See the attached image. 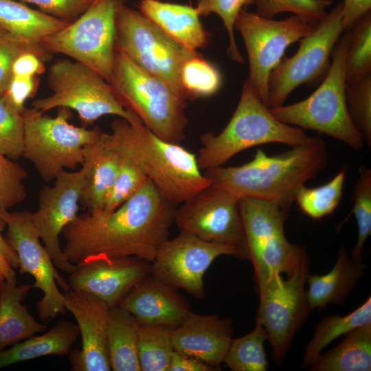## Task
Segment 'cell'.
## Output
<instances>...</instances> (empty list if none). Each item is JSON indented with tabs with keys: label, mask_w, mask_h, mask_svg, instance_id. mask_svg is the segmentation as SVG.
Returning <instances> with one entry per match:
<instances>
[{
	"label": "cell",
	"mask_w": 371,
	"mask_h": 371,
	"mask_svg": "<svg viewBox=\"0 0 371 371\" xmlns=\"http://www.w3.org/2000/svg\"><path fill=\"white\" fill-rule=\"evenodd\" d=\"M109 84L122 105L155 135L175 144L184 139L186 100L168 82L115 50Z\"/></svg>",
	"instance_id": "cell-5"
},
{
	"label": "cell",
	"mask_w": 371,
	"mask_h": 371,
	"mask_svg": "<svg viewBox=\"0 0 371 371\" xmlns=\"http://www.w3.org/2000/svg\"><path fill=\"white\" fill-rule=\"evenodd\" d=\"M69 23L32 9L18 0H0V27L16 38L34 46L42 47L41 42L45 37Z\"/></svg>",
	"instance_id": "cell-27"
},
{
	"label": "cell",
	"mask_w": 371,
	"mask_h": 371,
	"mask_svg": "<svg viewBox=\"0 0 371 371\" xmlns=\"http://www.w3.org/2000/svg\"><path fill=\"white\" fill-rule=\"evenodd\" d=\"M178 205L148 179L113 212L78 214L64 229L63 252L75 265L103 257L135 256L150 263L168 239Z\"/></svg>",
	"instance_id": "cell-1"
},
{
	"label": "cell",
	"mask_w": 371,
	"mask_h": 371,
	"mask_svg": "<svg viewBox=\"0 0 371 371\" xmlns=\"http://www.w3.org/2000/svg\"><path fill=\"white\" fill-rule=\"evenodd\" d=\"M352 199L351 213L357 221L358 233L350 256L354 260H363L364 245L371 235V170L364 166L359 169Z\"/></svg>",
	"instance_id": "cell-37"
},
{
	"label": "cell",
	"mask_w": 371,
	"mask_h": 371,
	"mask_svg": "<svg viewBox=\"0 0 371 371\" xmlns=\"http://www.w3.org/2000/svg\"><path fill=\"white\" fill-rule=\"evenodd\" d=\"M349 32L344 60L346 82L371 76V12L358 20Z\"/></svg>",
	"instance_id": "cell-35"
},
{
	"label": "cell",
	"mask_w": 371,
	"mask_h": 371,
	"mask_svg": "<svg viewBox=\"0 0 371 371\" xmlns=\"http://www.w3.org/2000/svg\"><path fill=\"white\" fill-rule=\"evenodd\" d=\"M366 265L351 258L344 246L340 247L337 259L330 271L324 274L308 273L306 297L311 310L325 308L329 304L343 305L364 274Z\"/></svg>",
	"instance_id": "cell-25"
},
{
	"label": "cell",
	"mask_w": 371,
	"mask_h": 371,
	"mask_svg": "<svg viewBox=\"0 0 371 371\" xmlns=\"http://www.w3.org/2000/svg\"><path fill=\"white\" fill-rule=\"evenodd\" d=\"M118 306L131 313L140 326L177 327L191 313L177 289L150 273L122 299Z\"/></svg>",
	"instance_id": "cell-22"
},
{
	"label": "cell",
	"mask_w": 371,
	"mask_h": 371,
	"mask_svg": "<svg viewBox=\"0 0 371 371\" xmlns=\"http://www.w3.org/2000/svg\"><path fill=\"white\" fill-rule=\"evenodd\" d=\"M219 370L199 359L175 350L171 355L168 368V371H216Z\"/></svg>",
	"instance_id": "cell-49"
},
{
	"label": "cell",
	"mask_w": 371,
	"mask_h": 371,
	"mask_svg": "<svg viewBox=\"0 0 371 371\" xmlns=\"http://www.w3.org/2000/svg\"><path fill=\"white\" fill-rule=\"evenodd\" d=\"M239 206L256 289L275 274H292L308 254L287 240V212L273 201L254 198L240 199Z\"/></svg>",
	"instance_id": "cell-9"
},
{
	"label": "cell",
	"mask_w": 371,
	"mask_h": 371,
	"mask_svg": "<svg viewBox=\"0 0 371 371\" xmlns=\"http://www.w3.org/2000/svg\"><path fill=\"white\" fill-rule=\"evenodd\" d=\"M12 36L0 27V38Z\"/></svg>",
	"instance_id": "cell-52"
},
{
	"label": "cell",
	"mask_w": 371,
	"mask_h": 371,
	"mask_svg": "<svg viewBox=\"0 0 371 371\" xmlns=\"http://www.w3.org/2000/svg\"><path fill=\"white\" fill-rule=\"evenodd\" d=\"M181 85L186 99H196L214 95L221 88L219 70L199 55L187 60L180 74Z\"/></svg>",
	"instance_id": "cell-36"
},
{
	"label": "cell",
	"mask_w": 371,
	"mask_h": 371,
	"mask_svg": "<svg viewBox=\"0 0 371 371\" xmlns=\"http://www.w3.org/2000/svg\"><path fill=\"white\" fill-rule=\"evenodd\" d=\"M328 161L325 142L313 137L273 156L258 149L254 158L239 166H218L203 170L210 185L238 199L254 198L276 203L288 212L300 188L315 178Z\"/></svg>",
	"instance_id": "cell-2"
},
{
	"label": "cell",
	"mask_w": 371,
	"mask_h": 371,
	"mask_svg": "<svg viewBox=\"0 0 371 371\" xmlns=\"http://www.w3.org/2000/svg\"><path fill=\"white\" fill-rule=\"evenodd\" d=\"M85 170H61L52 186H45L38 194V209L31 212L33 225L57 269L72 273L77 268L69 262L60 245L63 229L78 215Z\"/></svg>",
	"instance_id": "cell-18"
},
{
	"label": "cell",
	"mask_w": 371,
	"mask_h": 371,
	"mask_svg": "<svg viewBox=\"0 0 371 371\" xmlns=\"http://www.w3.org/2000/svg\"><path fill=\"white\" fill-rule=\"evenodd\" d=\"M115 27V50L168 82L185 98L180 80L181 68L200 54L169 37L139 10L124 3L117 9Z\"/></svg>",
	"instance_id": "cell-10"
},
{
	"label": "cell",
	"mask_w": 371,
	"mask_h": 371,
	"mask_svg": "<svg viewBox=\"0 0 371 371\" xmlns=\"http://www.w3.org/2000/svg\"><path fill=\"white\" fill-rule=\"evenodd\" d=\"M308 273L307 255L286 278L282 274H275L257 290L256 323L266 330L271 358L278 366L282 363L295 334L311 311L305 289Z\"/></svg>",
	"instance_id": "cell-13"
},
{
	"label": "cell",
	"mask_w": 371,
	"mask_h": 371,
	"mask_svg": "<svg viewBox=\"0 0 371 371\" xmlns=\"http://www.w3.org/2000/svg\"><path fill=\"white\" fill-rule=\"evenodd\" d=\"M229 255L245 260L237 249L224 244L205 241L181 232L167 239L150 262V275L178 290H185L197 299L205 295L203 276L213 261Z\"/></svg>",
	"instance_id": "cell-17"
},
{
	"label": "cell",
	"mask_w": 371,
	"mask_h": 371,
	"mask_svg": "<svg viewBox=\"0 0 371 371\" xmlns=\"http://www.w3.org/2000/svg\"><path fill=\"white\" fill-rule=\"evenodd\" d=\"M37 87V76H12L4 94L12 106L23 113L25 102L35 94Z\"/></svg>",
	"instance_id": "cell-46"
},
{
	"label": "cell",
	"mask_w": 371,
	"mask_h": 371,
	"mask_svg": "<svg viewBox=\"0 0 371 371\" xmlns=\"http://www.w3.org/2000/svg\"><path fill=\"white\" fill-rule=\"evenodd\" d=\"M27 51H33L46 57L47 51L42 47L30 45L12 36L0 38V93L5 92L12 78L14 60Z\"/></svg>",
	"instance_id": "cell-44"
},
{
	"label": "cell",
	"mask_w": 371,
	"mask_h": 371,
	"mask_svg": "<svg viewBox=\"0 0 371 371\" xmlns=\"http://www.w3.org/2000/svg\"><path fill=\"white\" fill-rule=\"evenodd\" d=\"M332 0H254L256 13L265 18L273 19L282 12H289L311 25L321 21L327 14Z\"/></svg>",
	"instance_id": "cell-39"
},
{
	"label": "cell",
	"mask_w": 371,
	"mask_h": 371,
	"mask_svg": "<svg viewBox=\"0 0 371 371\" xmlns=\"http://www.w3.org/2000/svg\"><path fill=\"white\" fill-rule=\"evenodd\" d=\"M148 180L131 159L122 157L118 172L105 198L102 212L109 213L132 197Z\"/></svg>",
	"instance_id": "cell-41"
},
{
	"label": "cell",
	"mask_w": 371,
	"mask_h": 371,
	"mask_svg": "<svg viewBox=\"0 0 371 371\" xmlns=\"http://www.w3.org/2000/svg\"><path fill=\"white\" fill-rule=\"evenodd\" d=\"M124 0H93L76 19L45 37L41 46L64 54L110 82L115 54L116 15Z\"/></svg>",
	"instance_id": "cell-11"
},
{
	"label": "cell",
	"mask_w": 371,
	"mask_h": 371,
	"mask_svg": "<svg viewBox=\"0 0 371 371\" xmlns=\"http://www.w3.org/2000/svg\"><path fill=\"white\" fill-rule=\"evenodd\" d=\"M44 56L40 54L27 51L21 54L14 60L12 75L16 76H37L43 74L45 67L42 62Z\"/></svg>",
	"instance_id": "cell-47"
},
{
	"label": "cell",
	"mask_w": 371,
	"mask_h": 371,
	"mask_svg": "<svg viewBox=\"0 0 371 371\" xmlns=\"http://www.w3.org/2000/svg\"><path fill=\"white\" fill-rule=\"evenodd\" d=\"M139 324L135 317L117 305L109 310L107 346L111 370L141 371L137 357Z\"/></svg>",
	"instance_id": "cell-30"
},
{
	"label": "cell",
	"mask_w": 371,
	"mask_h": 371,
	"mask_svg": "<svg viewBox=\"0 0 371 371\" xmlns=\"http://www.w3.org/2000/svg\"><path fill=\"white\" fill-rule=\"evenodd\" d=\"M342 341L322 352L310 366L311 371H370L371 370V323L345 334Z\"/></svg>",
	"instance_id": "cell-29"
},
{
	"label": "cell",
	"mask_w": 371,
	"mask_h": 371,
	"mask_svg": "<svg viewBox=\"0 0 371 371\" xmlns=\"http://www.w3.org/2000/svg\"><path fill=\"white\" fill-rule=\"evenodd\" d=\"M36 5L40 11L56 18L72 22L79 17L93 0H18Z\"/></svg>",
	"instance_id": "cell-45"
},
{
	"label": "cell",
	"mask_w": 371,
	"mask_h": 371,
	"mask_svg": "<svg viewBox=\"0 0 371 371\" xmlns=\"http://www.w3.org/2000/svg\"><path fill=\"white\" fill-rule=\"evenodd\" d=\"M199 15L207 16L217 14L222 20L229 38L227 54L229 58L242 64L244 59L236 42L234 24L240 12L248 5H254V0H196Z\"/></svg>",
	"instance_id": "cell-42"
},
{
	"label": "cell",
	"mask_w": 371,
	"mask_h": 371,
	"mask_svg": "<svg viewBox=\"0 0 371 371\" xmlns=\"http://www.w3.org/2000/svg\"><path fill=\"white\" fill-rule=\"evenodd\" d=\"M23 156L30 161L41 179L54 180L66 168L82 165L85 147L94 142L102 133L95 126L88 129L69 123V109L58 108L56 116L44 115L34 108L25 109Z\"/></svg>",
	"instance_id": "cell-7"
},
{
	"label": "cell",
	"mask_w": 371,
	"mask_h": 371,
	"mask_svg": "<svg viewBox=\"0 0 371 371\" xmlns=\"http://www.w3.org/2000/svg\"><path fill=\"white\" fill-rule=\"evenodd\" d=\"M6 227L5 222L0 218V256L3 257L14 269H18L19 261L15 251L6 242L2 232Z\"/></svg>",
	"instance_id": "cell-50"
},
{
	"label": "cell",
	"mask_w": 371,
	"mask_h": 371,
	"mask_svg": "<svg viewBox=\"0 0 371 371\" xmlns=\"http://www.w3.org/2000/svg\"><path fill=\"white\" fill-rule=\"evenodd\" d=\"M313 25L292 14L280 20L265 18L243 9L234 24L241 35L249 59L247 78L256 94L268 106L269 78L288 47L311 30Z\"/></svg>",
	"instance_id": "cell-14"
},
{
	"label": "cell",
	"mask_w": 371,
	"mask_h": 371,
	"mask_svg": "<svg viewBox=\"0 0 371 371\" xmlns=\"http://www.w3.org/2000/svg\"><path fill=\"white\" fill-rule=\"evenodd\" d=\"M105 133L108 146L133 161L163 196L179 205L210 185L196 155L180 144L165 141L142 124L118 117Z\"/></svg>",
	"instance_id": "cell-3"
},
{
	"label": "cell",
	"mask_w": 371,
	"mask_h": 371,
	"mask_svg": "<svg viewBox=\"0 0 371 371\" xmlns=\"http://www.w3.org/2000/svg\"><path fill=\"white\" fill-rule=\"evenodd\" d=\"M15 279L14 269L5 259H0V284L5 280Z\"/></svg>",
	"instance_id": "cell-51"
},
{
	"label": "cell",
	"mask_w": 371,
	"mask_h": 371,
	"mask_svg": "<svg viewBox=\"0 0 371 371\" xmlns=\"http://www.w3.org/2000/svg\"><path fill=\"white\" fill-rule=\"evenodd\" d=\"M139 11L169 37L187 48L204 47L209 38L196 8L161 0H141Z\"/></svg>",
	"instance_id": "cell-24"
},
{
	"label": "cell",
	"mask_w": 371,
	"mask_h": 371,
	"mask_svg": "<svg viewBox=\"0 0 371 371\" xmlns=\"http://www.w3.org/2000/svg\"><path fill=\"white\" fill-rule=\"evenodd\" d=\"M27 172L19 163L0 155V211L8 210L27 196Z\"/></svg>",
	"instance_id": "cell-43"
},
{
	"label": "cell",
	"mask_w": 371,
	"mask_h": 371,
	"mask_svg": "<svg viewBox=\"0 0 371 371\" xmlns=\"http://www.w3.org/2000/svg\"><path fill=\"white\" fill-rule=\"evenodd\" d=\"M343 1L337 3L311 32L299 40V47L289 58L281 60L271 73L268 107L283 105L289 94L302 85L320 84L330 67L334 47L344 32Z\"/></svg>",
	"instance_id": "cell-12"
},
{
	"label": "cell",
	"mask_w": 371,
	"mask_h": 371,
	"mask_svg": "<svg viewBox=\"0 0 371 371\" xmlns=\"http://www.w3.org/2000/svg\"><path fill=\"white\" fill-rule=\"evenodd\" d=\"M31 288L30 284L17 285L16 279L0 284V352L48 328L22 304Z\"/></svg>",
	"instance_id": "cell-26"
},
{
	"label": "cell",
	"mask_w": 371,
	"mask_h": 371,
	"mask_svg": "<svg viewBox=\"0 0 371 371\" xmlns=\"http://www.w3.org/2000/svg\"><path fill=\"white\" fill-rule=\"evenodd\" d=\"M48 82L52 93L32 104V108L42 113L55 108L72 109L84 127L106 115L117 116L131 124H142L136 115L122 105L109 82L80 63L56 60L49 67Z\"/></svg>",
	"instance_id": "cell-8"
},
{
	"label": "cell",
	"mask_w": 371,
	"mask_h": 371,
	"mask_svg": "<svg viewBox=\"0 0 371 371\" xmlns=\"http://www.w3.org/2000/svg\"><path fill=\"white\" fill-rule=\"evenodd\" d=\"M171 328L140 326L137 340V357L141 371H168L174 348Z\"/></svg>",
	"instance_id": "cell-34"
},
{
	"label": "cell",
	"mask_w": 371,
	"mask_h": 371,
	"mask_svg": "<svg viewBox=\"0 0 371 371\" xmlns=\"http://www.w3.org/2000/svg\"><path fill=\"white\" fill-rule=\"evenodd\" d=\"M84 184L80 203L88 212L102 211L105 198L118 172L122 156L111 148L105 133L84 148Z\"/></svg>",
	"instance_id": "cell-23"
},
{
	"label": "cell",
	"mask_w": 371,
	"mask_h": 371,
	"mask_svg": "<svg viewBox=\"0 0 371 371\" xmlns=\"http://www.w3.org/2000/svg\"><path fill=\"white\" fill-rule=\"evenodd\" d=\"M345 95L348 114L363 141L370 147L371 76L346 82Z\"/></svg>",
	"instance_id": "cell-38"
},
{
	"label": "cell",
	"mask_w": 371,
	"mask_h": 371,
	"mask_svg": "<svg viewBox=\"0 0 371 371\" xmlns=\"http://www.w3.org/2000/svg\"><path fill=\"white\" fill-rule=\"evenodd\" d=\"M65 306L74 315L82 348L70 356L71 370L109 371L107 326L109 308L95 295L82 291L65 292Z\"/></svg>",
	"instance_id": "cell-20"
},
{
	"label": "cell",
	"mask_w": 371,
	"mask_h": 371,
	"mask_svg": "<svg viewBox=\"0 0 371 371\" xmlns=\"http://www.w3.org/2000/svg\"><path fill=\"white\" fill-rule=\"evenodd\" d=\"M24 118L8 101L4 93H0V155L12 160L23 156Z\"/></svg>",
	"instance_id": "cell-40"
},
{
	"label": "cell",
	"mask_w": 371,
	"mask_h": 371,
	"mask_svg": "<svg viewBox=\"0 0 371 371\" xmlns=\"http://www.w3.org/2000/svg\"><path fill=\"white\" fill-rule=\"evenodd\" d=\"M150 263L135 256L103 257L77 265L69 274L70 289L89 293L110 308L150 273Z\"/></svg>",
	"instance_id": "cell-19"
},
{
	"label": "cell",
	"mask_w": 371,
	"mask_h": 371,
	"mask_svg": "<svg viewBox=\"0 0 371 371\" xmlns=\"http://www.w3.org/2000/svg\"><path fill=\"white\" fill-rule=\"evenodd\" d=\"M371 323L370 295L359 306L346 315H332L317 324L307 344L302 368L310 366L329 344L359 326Z\"/></svg>",
	"instance_id": "cell-31"
},
{
	"label": "cell",
	"mask_w": 371,
	"mask_h": 371,
	"mask_svg": "<svg viewBox=\"0 0 371 371\" xmlns=\"http://www.w3.org/2000/svg\"><path fill=\"white\" fill-rule=\"evenodd\" d=\"M343 3L344 32L349 31L358 20L371 12V0H344Z\"/></svg>",
	"instance_id": "cell-48"
},
{
	"label": "cell",
	"mask_w": 371,
	"mask_h": 371,
	"mask_svg": "<svg viewBox=\"0 0 371 371\" xmlns=\"http://www.w3.org/2000/svg\"><path fill=\"white\" fill-rule=\"evenodd\" d=\"M179 205L174 223L180 231L205 241L232 246L245 260H249L237 197L210 185Z\"/></svg>",
	"instance_id": "cell-16"
},
{
	"label": "cell",
	"mask_w": 371,
	"mask_h": 371,
	"mask_svg": "<svg viewBox=\"0 0 371 371\" xmlns=\"http://www.w3.org/2000/svg\"><path fill=\"white\" fill-rule=\"evenodd\" d=\"M302 128L277 119L247 79L236 110L227 126L217 135L200 136L201 147L196 155L200 168L223 166L241 151L260 144L280 143L291 147L309 142Z\"/></svg>",
	"instance_id": "cell-4"
},
{
	"label": "cell",
	"mask_w": 371,
	"mask_h": 371,
	"mask_svg": "<svg viewBox=\"0 0 371 371\" xmlns=\"http://www.w3.org/2000/svg\"><path fill=\"white\" fill-rule=\"evenodd\" d=\"M268 335L256 323L248 334L232 339L223 363L232 371H266L269 363L265 350Z\"/></svg>",
	"instance_id": "cell-32"
},
{
	"label": "cell",
	"mask_w": 371,
	"mask_h": 371,
	"mask_svg": "<svg viewBox=\"0 0 371 371\" xmlns=\"http://www.w3.org/2000/svg\"><path fill=\"white\" fill-rule=\"evenodd\" d=\"M233 320L191 312L171 330L174 350L219 369L232 340Z\"/></svg>",
	"instance_id": "cell-21"
},
{
	"label": "cell",
	"mask_w": 371,
	"mask_h": 371,
	"mask_svg": "<svg viewBox=\"0 0 371 371\" xmlns=\"http://www.w3.org/2000/svg\"><path fill=\"white\" fill-rule=\"evenodd\" d=\"M0 218L7 227L5 239L18 257V269L21 274L29 273L34 279L32 286L43 293L36 302L38 316L42 321L53 319L65 314V292L70 287L58 273L47 250L43 246L33 225L31 212L23 210L10 212L0 211Z\"/></svg>",
	"instance_id": "cell-15"
},
{
	"label": "cell",
	"mask_w": 371,
	"mask_h": 371,
	"mask_svg": "<svg viewBox=\"0 0 371 371\" xmlns=\"http://www.w3.org/2000/svg\"><path fill=\"white\" fill-rule=\"evenodd\" d=\"M78 335L76 324L60 320L45 334L33 335L1 350L0 368L47 355H67Z\"/></svg>",
	"instance_id": "cell-28"
},
{
	"label": "cell",
	"mask_w": 371,
	"mask_h": 371,
	"mask_svg": "<svg viewBox=\"0 0 371 371\" xmlns=\"http://www.w3.org/2000/svg\"><path fill=\"white\" fill-rule=\"evenodd\" d=\"M349 42L347 31L333 49L327 75L312 94L302 101L269 110L285 124L317 131L358 150L364 141L348 114L345 95L344 60Z\"/></svg>",
	"instance_id": "cell-6"
},
{
	"label": "cell",
	"mask_w": 371,
	"mask_h": 371,
	"mask_svg": "<svg viewBox=\"0 0 371 371\" xmlns=\"http://www.w3.org/2000/svg\"><path fill=\"white\" fill-rule=\"evenodd\" d=\"M346 172L342 168L330 181L320 186L300 188L294 201L300 210L313 220L332 214L341 201Z\"/></svg>",
	"instance_id": "cell-33"
}]
</instances>
